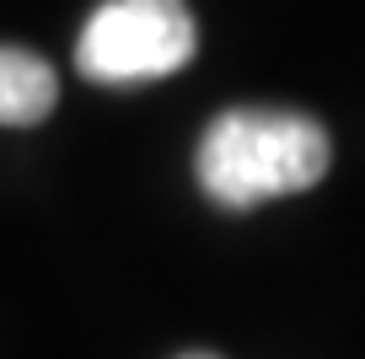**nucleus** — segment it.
<instances>
[{"mask_svg":"<svg viewBox=\"0 0 365 359\" xmlns=\"http://www.w3.org/2000/svg\"><path fill=\"white\" fill-rule=\"evenodd\" d=\"M328 129L307 113L285 108H231L199 140V188L220 209H252V204L307 193L328 177Z\"/></svg>","mask_w":365,"mask_h":359,"instance_id":"nucleus-1","label":"nucleus"},{"mask_svg":"<svg viewBox=\"0 0 365 359\" xmlns=\"http://www.w3.org/2000/svg\"><path fill=\"white\" fill-rule=\"evenodd\" d=\"M59 102V76L43 54L33 48H6L0 43V124L27 129L43 124Z\"/></svg>","mask_w":365,"mask_h":359,"instance_id":"nucleus-3","label":"nucleus"},{"mask_svg":"<svg viewBox=\"0 0 365 359\" xmlns=\"http://www.w3.org/2000/svg\"><path fill=\"white\" fill-rule=\"evenodd\" d=\"M182 359H215V354H182Z\"/></svg>","mask_w":365,"mask_h":359,"instance_id":"nucleus-4","label":"nucleus"},{"mask_svg":"<svg viewBox=\"0 0 365 359\" xmlns=\"http://www.w3.org/2000/svg\"><path fill=\"white\" fill-rule=\"evenodd\" d=\"M199 48L182 0H108L86 16L76 65L97 86H140L182 70Z\"/></svg>","mask_w":365,"mask_h":359,"instance_id":"nucleus-2","label":"nucleus"}]
</instances>
